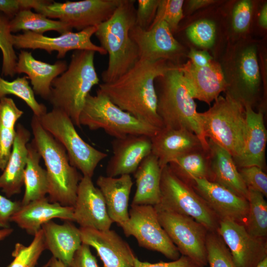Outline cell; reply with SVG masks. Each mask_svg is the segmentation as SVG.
<instances>
[{
	"label": "cell",
	"mask_w": 267,
	"mask_h": 267,
	"mask_svg": "<svg viewBox=\"0 0 267 267\" xmlns=\"http://www.w3.org/2000/svg\"><path fill=\"white\" fill-rule=\"evenodd\" d=\"M129 215V219L120 226L127 237L133 236L139 246L158 252L172 261L180 257L161 225L154 206L131 205Z\"/></svg>",
	"instance_id": "11"
},
{
	"label": "cell",
	"mask_w": 267,
	"mask_h": 267,
	"mask_svg": "<svg viewBox=\"0 0 267 267\" xmlns=\"http://www.w3.org/2000/svg\"><path fill=\"white\" fill-rule=\"evenodd\" d=\"M79 228L82 243L94 248L103 267H134L136 257L129 244L115 231Z\"/></svg>",
	"instance_id": "19"
},
{
	"label": "cell",
	"mask_w": 267,
	"mask_h": 267,
	"mask_svg": "<svg viewBox=\"0 0 267 267\" xmlns=\"http://www.w3.org/2000/svg\"><path fill=\"white\" fill-rule=\"evenodd\" d=\"M183 0H159L155 17L150 27L163 21L168 25L173 33L176 32L183 17Z\"/></svg>",
	"instance_id": "39"
},
{
	"label": "cell",
	"mask_w": 267,
	"mask_h": 267,
	"mask_svg": "<svg viewBox=\"0 0 267 267\" xmlns=\"http://www.w3.org/2000/svg\"><path fill=\"white\" fill-rule=\"evenodd\" d=\"M151 140V153L157 158L161 169L184 154L204 148L197 135L185 129L163 128Z\"/></svg>",
	"instance_id": "22"
},
{
	"label": "cell",
	"mask_w": 267,
	"mask_h": 267,
	"mask_svg": "<svg viewBox=\"0 0 267 267\" xmlns=\"http://www.w3.org/2000/svg\"><path fill=\"white\" fill-rule=\"evenodd\" d=\"M27 246L17 243L12 253L13 261L8 267H35L43 251L45 249L44 236L41 229L34 235Z\"/></svg>",
	"instance_id": "37"
},
{
	"label": "cell",
	"mask_w": 267,
	"mask_h": 267,
	"mask_svg": "<svg viewBox=\"0 0 267 267\" xmlns=\"http://www.w3.org/2000/svg\"><path fill=\"white\" fill-rule=\"evenodd\" d=\"M236 70V81L226 89L227 93L242 105H252L257 99L261 83L257 50L254 46L244 48L239 55Z\"/></svg>",
	"instance_id": "23"
},
{
	"label": "cell",
	"mask_w": 267,
	"mask_h": 267,
	"mask_svg": "<svg viewBox=\"0 0 267 267\" xmlns=\"http://www.w3.org/2000/svg\"><path fill=\"white\" fill-rule=\"evenodd\" d=\"M27 148L24 174L25 191L21 205L45 197L48 190L47 172L40 164L42 157L33 139L28 143Z\"/></svg>",
	"instance_id": "31"
},
{
	"label": "cell",
	"mask_w": 267,
	"mask_h": 267,
	"mask_svg": "<svg viewBox=\"0 0 267 267\" xmlns=\"http://www.w3.org/2000/svg\"><path fill=\"white\" fill-rule=\"evenodd\" d=\"M247 133L241 155L233 160L237 168L257 166L265 168V151L267 141L263 112H255L249 105L244 106Z\"/></svg>",
	"instance_id": "25"
},
{
	"label": "cell",
	"mask_w": 267,
	"mask_h": 267,
	"mask_svg": "<svg viewBox=\"0 0 267 267\" xmlns=\"http://www.w3.org/2000/svg\"><path fill=\"white\" fill-rule=\"evenodd\" d=\"M97 26L87 28L77 32L72 31L56 37H49L31 31L13 35L14 47L21 50L39 49L51 54L57 51V58H63L71 50H86L105 55L107 52L100 46L93 44L91 38L95 34Z\"/></svg>",
	"instance_id": "13"
},
{
	"label": "cell",
	"mask_w": 267,
	"mask_h": 267,
	"mask_svg": "<svg viewBox=\"0 0 267 267\" xmlns=\"http://www.w3.org/2000/svg\"><path fill=\"white\" fill-rule=\"evenodd\" d=\"M113 154L106 167V176L134 174L142 161L151 153V137L129 135L111 141Z\"/></svg>",
	"instance_id": "20"
},
{
	"label": "cell",
	"mask_w": 267,
	"mask_h": 267,
	"mask_svg": "<svg viewBox=\"0 0 267 267\" xmlns=\"http://www.w3.org/2000/svg\"><path fill=\"white\" fill-rule=\"evenodd\" d=\"M256 267H267V257L260 262Z\"/></svg>",
	"instance_id": "55"
},
{
	"label": "cell",
	"mask_w": 267,
	"mask_h": 267,
	"mask_svg": "<svg viewBox=\"0 0 267 267\" xmlns=\"http://www.w3.org/2000/svg\"><path fill=\"white\" fill-rule=\"evenodd\" d=\"M93 51H73L67 69L52 82L48 101L64 111L75 126L81 127L79 117L91 89L99 85Z\"/></svg>",
	"instance_id": "4"
},
{
	"label": "cell",
	"mask_w": 267,
	"mask_h": 267,
	"mask_svg": "<svg viewBox=\"0 0 267 267\" xmlns=\"http://www.w3.org/2000/svg\"><path fill=\"white\" fill-rule=\"evenodd\" d=\"M137 1L135 25L143 30H148L155 17L159 0H138Z\"/></svg>",
	"instance_id": "44"
},
{
	"label": "cell",
	"mask_w": 267,
	"mask_h": 267,
	"mask_svg": "<svg viewBox=\"0 0 267 267\" xmlns=\"http://www.w3.org/2000/svg\"><path fill=\"white\" fill-rule=\"evenodd\" d=\"M31 127L33 140L46 167L49 201L73 207L83 175L70 164L63 145L42 127L38 118L34 115Z\"/></svg>",
	"instance_id": "5"
},
{
	"label": "cell",
	"mask_w": 267,
	"mask_h": 267,
	"mask_svg": "<svg viewBox=\"0 0 267 267\" xmlns=\"http://www.w3.org/2000/svg\"><path fill=\"white\" fill-rule=\"evenodd\" d=\"M155 87L157 96V113L163 128L185 129L195 134L203 148L208 150L196 104L184 82L179 65H175L164 75L157 78Z\"/></svg>",
	"instance_id": "3"
},
{
	"label": "cell",
	"mask_w": 267,
	"mask_h": 267,
	"mask_svg": "<svg viewBox=\"0 0 267 267\" xmlns=\"http://www.w3.org/2000/svg\"><path fill=\"white\" fill-rule=\"evenodd\" d=\"M186 87L192 97L210 104L226 90L227 81L221 66L212 60L207 65L197 67L189 60L179 65Z\"/></svg>",
	"instance_id": "18"
},
{
	"label": "cell",
	"mask_w": 267,
	"mask_h": 267,
	"mask_svg": "<svg viewBox=\"0 0 267 267\" xmlns=\"http://www.w3.org/2000/svg\"><path fill=\"white\" fill-rule=\"evenodd\" d=\"M96 183L103 196L110 218L120 226L129 218V200L133 185L131 176H100Z\"/></svg>",
	"instance_id": "29"
},
{
	"label": "cell",
	"mask_w": 267,
	"mask_h": 267,
	"mask_svg": "<svg viewBox=\"0 0 267 267\" xmlns=\"http://www.w3.org/2000/svg\"><path fill=\"white\" fill-rule=\"evenodd\" d=\"M73 208L74 222L80 227L100 230L110 229L113 222L108 215L103 196L91 178L83 176Z\"/></svg>",
	"instance_id": "17"
},
{
	"label": "cell",
	"mask_w": 267,
	"mask_h": 267,
	"mask_svg": "<svg viewBox=\"0 0 267 267\" xmlns=\"http://www.w3.org/2000/svg\"><path fill=\"white\" fill-rule=\"evenodd\" d=\"M210 164L209 180L217 183L248 200V188L243 181L232 156L207 139Z\"/></svg>",
	"instance_id": "28"
},
{
	"label": "cell",
	"mask_w": 267,
	"mask_h": 267,
	"mask_svg": "<svg viewBox=\"0 0 267 267\" xmlns=\"http://www.w3.org/2000/svg\"><path fill=\"white\" fill-rule=\"evenodd\" d=\"M67 67L65 60H59L54 64H49L36 59L31 52L20 50L15 71L16 74H26L35 94L48 100L52 81L65 71Z\"/></svg>",
	"instance_id": "24"
},
{
	"label": "cell",
	"mask_w": 267,
	"mask_h": 267,
	"mask_svg": "<svg viewBox=\"0 0 267 267\" xmlns=\"http://www.w3.org/2000/svg\"><path fill=\"white\" fill-rule=\"evenodd\" d=\"M160 192V202L154 206L156 210L189 216L208 231H217L218 217L193 187L178 178L168 165L162 169Z\"/></svg>",
	"instance_id": "8"
},
{
	"label": "cell",
	"mask_w": 267,
	"mask_h": 267,
	"mask_svg": "<svg viewBox=\"0 0 267 267\" xmlns=\"http://www.w3.org/2000/svg\"><path fill=\"white\" fill-rule=\"evenodd\" d=\"M168 166L178 178L189 184L194 178H210L208 150L204 148L184 154L172 160Z\"/></svg>",
	"instance_id": "32"
},
{
	"label": "cell",
	"mask_w": 267,
	"mask_h": 267,
	"mask_svg": "<svg viewBox=\"0 0 267 267\" xmlns=\"http://www.w3.org/2000/svg\"><path fill=\"white\" fill-rule=\"evenodd\" d=\"M21 206V201H12L0 194V228L10 227L11 217Z\"/></svg>",
	"instance_id": "47"
},
{
	"label": "cell",
	"mask_w": 267,
	"mask_h": 267,
	"mask_svg": "<svg viewBox=\"0 0 267 267\" xmlns=\"http://www.w3.org/2000/svg\"><path fill=\"white\" fill-rule=\"evenodd\" d=\"M16 134L15 130L0 125V170L3 171L10 156Z\"/></svg>",
	"instance_id": "45"
},
{
	"label": "cell",
	"mask_w": 267,
	"mask_h": 267,
	"mask_svg": "<svg viewBox=\"0 0 267 267\" xmlns=\"http://www.w3.org/2000/svg\"><path fill=\"white\" fill-rule=\"evenodd\" d=\"M206 246L210 267H237L231 254L217 231H208Z\"/></svg>",
	"instance_id": "38"
},
{
	"label": "cell",
	"mask_w": 267,
	"mask_h": 267,
	"mask_svg": "<svg viewBox=\"0 0 267 267\" xmlns=\"http://www.w3.org/2000/svg\"><path fill=\"white\" fill-rule=\"evenodd\" d=\"M70 267H99L90 246L82 243L75 252Z\"/></svg>",
	"instance_id": "48"
},
{
	"label": "cell",
	"mask_w": 267,
	"mask_h": 267,
	"mask_svg": "<svg viewBox=\"0 0 267 267\" xmlns=\"http://www.w3.org/2000/svg\"><path fill=\"white\" fill-rule=\"evenodd\" d=\"M215 2L213 0H191L188 2V8L190 10H195L197 9L207 6Z\"/></svg>",
	"instance_id": "51"
},
{
	"label": "cell",
	"mask_w": 267,
	"mask_h": 267,
	"mask_svg": "<svg viewBox=\"0 0 267 267\" xmlns=\"http://www.w3.org/2000/svg\"><path fill=\"white\" fill-rule=\"evenodd\" d=\"M252 3L249 0H242L235 5L232 11V23L238 33L245 32L249 28L252 14Z\"/></svg>",
	"instance_id": "42"
},
{
	"label": "cell",
	"mask_w": 267,
	"mask_h": 267,
	"mask_svg": "<svg viewBox=\"0 0 267 267\" xmlns=\"http://www.w3.org/2000/svg\"><path fill=\"white\" fill-rule=\"evenodd\" d=\"M134 0H121L111 17L97 26L94 34L108 54L106 69L101 73L103 83L113 82L139 60L137 46L130 36L135 24Z\"/></svg>",
	"instance_id": "2"
},
{
	"label": "cell",
	"mask_w": 267,
	"mask_h": 267,
	"mask_svg": "<svg viewBox=\"0 0 267 267\" xmlns=\"http://www.w3.org/2000/svg\"><path fill=\"white\" fill-rule=\"evenodd\" d=\"M217 232L228 248L237 267H256L267 257V238L251 235L244 225L220 221Z\"/></svg>",
	"instance_id": "14"
},
{
	"label": "cell",
	"mask_w": 267,
	"mask_h": 267,
	"mask_svg": "<svg viewBox=\"0 0 267 267\" xmlns=\"http://www.w3.org/2000/svg\"><path fill=\"white\" fill-rule=\"evenodd\" d=\"M249 192V210L245 227L252 235L267 236V203L260 192L251 189Z\"/></svg>",
	"instance_id": "35"
},
{
	"label": "cell",
	"mask_w": 267,
	"mask_h": 267,
	"mask_svg": "<svg viewBox=\"0 0 267 267\" xmlns=\"http://www.w3.org/2000/svg\"><path fill=\"white\" fill-rule=\"evenodd\" d=\"M31 133L23 125H16V134L11 153L7 165L0 175V188L7 197L19 194L24 185L26 166L27 144Z\"/></svg>",
	"instance_id": "26"
},
{
	"label": "cell",
	"mask_w": 267,
	"mask_h": 267,
	"mask_svg": "<svg viewBox=\"0 0 267 267\" xmlns=\"http://www.w3.org/2000/svg\"><path fill=\"white\" fill-rule=\"evenodd\" d=\"M259 22L260 26L264 28H267V4L266 3L261 11Z\"/></svg>",
	"instance_id": "52"
},
{
	"label": "cell",
	"mask_w": 267,
	"mask_h": 267,
	"mask_svg": "<svg viewBox=\"0 0 267 267\" xmlns=\"http://www.w3.org/2000/svg\"><path fill=\"white\" fill-rule=\"evenodd\" d=\"M13 229L12 228H0V241L4 239L6 237L10 235Z\"/></svg>",
	"instance_id": "53"
},
{
	"label": "cell",
	"mask_w": 267,
	"mask_h": 267,
	"mask_svg": "<svg viewBox=\"0 0 267 267\" xmlns=\"http://www.w3.org/2000/svg\"><path fill=\"white\" fill-rule=\"evenodd\" d=\"M175 65L164 60L139 59L115 81L99 84L98 89L115 105L139 120L163 128L157 113L155 81Z\"/></svg>",
	"instance_id": "1"
},
{
	"label": "cell",
	"mask_w": 267,
	"mask_h": 267,
	"mask_svg": "<svg viewBox=\"0 0 267 267\" xmlns=\"http://www.w3.org/2000/svg\"><path fill=\"white\" fill-rule=\"evenodd\" d=\"M10 28L11 33L31 31L42 35L49 31H56L60 35L72 31L62 22L50 19L38 12H34L31 9L23 10L11 19Z\"/></svg>",
	"instance_id": "33"
},
{
	"label": "cell",
	"mask_w": 267,
	"mask_h": 267,
	"mask_svg": "<svg viewBox=\"0 0 267 267\" xmlns=\"http://www.w3.org/2000/svg\"><path fill=\"white\" fill-rule=\"evenodd\" d=\"M156 211L161 225L179 253L199 267L206 266L207 228L189 216L164 210Z\"/></svg>",
	"instance_id": "12"
},
{
	"label": "cell",
	"mask_w": 267,
	"mask_h": 267,
	"mask_svg": "<svg viewBox=\"0 0 267 267\" xmlns=\"http://www.w3.org/2000/svg\"><path fill=\"white\" fill-rule=\"evenodd\" d=\"M188 56L191 63L199 67L205 66L213 60V57L207 51L197 50L194 48L190 50Z\"/></svg>",
	"instance_id": "50"
},
{
	"label": "cell",
	"mask_w": 267,
	"mask_h": 267,
	"mask_svg": "<svg viewBox=\"0 0 267 267\" xmlns=\"http://www.w3.org/2000/svg\"><path fill=\"white\" fill-rule=\"evenodd\" d=\"M38 119L42 127L64 147L70 164L83 176L91 178L98 164L108 154L83 140L70 118L62 110L52 108Z\"/></svg>",
	"instance_id": "9"
},
{
	"label": "cell",
	"mask_w": 267,
	"mask_h": 267,
	"mask_svg": "<svg viewBox=\"0 0 267 267\" xmlns=\"http://www.w3.org/2000/svg\"><path fill=\"white\" fill-rule=\"evenodd\" d=\"M186 33L188 39L196 45L209 48L215 42L216 26L210 20H200L188 26Z\"/></svg>",
	"instance_id": "40"
},
{
	"label": "cell",
	"mask_w": 267,
	"mask_h": 267,
	"mask_svg": "<svg viewBox=\"0 0 267 267\" xmlns=\"http://www.w3.org/2000/svg\"><path fill=\"white\" fill-rule=\"evenodd\" d=\"M190 185L220 221L229 220L246 226L249 210L246 199L206 178H194Z\"/></svg>",
	"instance_id": "16"
},
{
	"label": "cell",
	"mask_w": 267,
	"mask_h": 267,
	"mask_svg": "<svg viewBox=\"0 0 267 267\" xmlns=\"http://www.w3.org/2000/svg\"><path fill=\"white\" fill-rule=\"evenodd\" d=\"M73 207L64 206L58 203L50 202L47 197L33 201L21 205L10 218L19 227L34 235L44 223L52 219L74 222Z\"/></svg>",
	"instance_id": "21"
},
{
	"label": "cell",
	"mask_w": 267,
	"mask_h": 267,
	"mask_svg": "<svg viewBox=\"0 0 267 267\" xmlns=\"http://www.w3.org/2000/svg\"><path fill=\"white\" fill-rule=\"evenodd\" d=\"M45 249L52 257L70 267L75 252L81 246L80 228L70 221L60 224L50 220L42 226Z\"/></svg>",
	"instance_id": "27"
},
{
	"label": "cell",
	"mask_w": 267,
	"mask_h": 267,
	"mask_svg": "<svg viewBox=\"0 0 267 267\" xmlns=\"http://www.w3.org/2000/svg\"><path fill=\"white\" fill-rule=\"evenodd\" d=\"M205 137L226 150L233 160L241 154L247 133L244 106L226 92L207 111L199 113Z\"/></svg>",
	"instance_id": "6"
},
{
	"label": "cell",
	"mask_w": 267,
	"mask_h": 267,
	"mask_svg": "<svg viewBox=\"0 0 267 267\" xmlns=\"http://www.w3.org/2000/svg\"><path fill=\"white\" fill-rule=\"evenodd\" d=\"M10 19L0 11V50L2 53L1 75L14 77L17 56L14 50Z\"/></svg>",
	"instance_id": "36"
},
{
	"label": "cell",
	"mask_w": 267,
	"mask_h": 267,
	"mask_svg": "<svg viewBox=\"0 0 267 267\" xmlns=\"http://www.w3.org/2000/svg\"><path fill=\"white\" fill-rule=\"evenodd\" d=\"M49 262L48 261L45 264H44L42 267H49Z\"/></svg>",
	"instance_id": "56"
},
{
	"label": "cell",
	"mask_w": 267,
	"mask_h": 267,
	"mask_svg": "<svg viewBox=\"0 0 267 267\" xmlns=\"http://www.w3.org/2000/svg\"><path fill=\"white\" fill-rule=\"evenodd\" d=\"M49 267H67L58 260L52 257L49 260Z\"/></svg>",
	"instance_id": "54"
},
{
	"label": "cell",
	"mask_w": 267,
	"mask_h": 267,
	"mask_svg": "<svg viewBox=\"0 0 267 267\" xmlns=\"http://www.w3.org/2000/svg\"><path fill=\"white\" fill-rule=\"evenodd\" d=\"M161 171L157 158L152 153L142 161L134 173L136 190L131 205L155 206L159 203Z\"/></svg>",
	"instance_id": "30"
},
{
	"label": "cell",
	"mask_w": 267,
	"mask_h": 267,
	"mask_svg": "<svg viewBox=\"0 0 267 267\" xmlns=\"http://www.w3.org/2000/svg\"><path fill=\"white\" fill-rule=\"evenodd\" d=\"M79 122L81 126H86L93 131L103 130L114 138L129 135H144L151 137L161 129L122 110L98 89L95 95L89 93L87 96Z\"/></svg>",
	"instance_id": "7"
},
{
	"label": "cell",
	"mask_w": 267,
	"mask_h": 267,
	"mask_svg": "<svg viewBox=\"0 0 267 267\" xmlns=\"http://www.w3.org/2000/svg\"><path fill=\"white\" fill-rule=\"evenodd\" d=\"M237 168L248 189L258 191L267 197V175L263 169L255 166Z\"/></svg>",
	"instance_id": "41"
},
{
	"label": "cell",
	"mask_w": 267,
	"mask_h": 267,
	"mask_svg": "<svg viewBox=\"0 0 267 267\" xmlns=\"http://www.w3.org/2000/svg\"><path fill=\"white\" fill-rule=\"evenodd\" d=\"M7 95H13L22 99L31 109L34 115L38 118L47 112L46 106L39 103L36 100L26 76L9 81L0 75V100Z\"/></svg>",
	"instance_id": "34"
},
{
	"label": "cell",
	"mask_w": 267,
	"mask_h": 267,
	"mask_svg": "<svg viewBox=\"0 0 267 267\" xmlns=\"http://www.w3.org/2000/svg\"><path fill=\"white\" fill-rule=\"evenodd\" d=\"M43 0H0V11L10 19L20 11L34 9Z\"/></svg>",
	"instance_id": "46"
},
{
	"label": "cell",
	"mask_w": 267,
	"mask_h": 267,
	"mask_svg": "<svg viewBox=\"0 0 267 267\" xmlns=\"http://www.w3.org/2000/svg\"><path fill=\"white\" fill-rule=\"evenodd\" d=\"M121 0H83L64 2L43 0L34 9L50 19H57L78 31L97 26L108 19Z\"/></svg>",
	"instance_id": "10"
},
{
	"label": "cell",
	"mask_w": 267,
	"mask_h": 267,
	"mask_svg": "<svg viewBox=\"0 0 267 267\" xmlns=\"http://www.w3.org/2000/svg\"><path fill=\"white\" fill-rule=\"evenodd\" d=\"M24 112L16 106L13 100L5 97L0 100V125L15 130L16 122L23 115Z\"/></svg>",
	"instance_id": "43"
},
{
	"label": "cell",
	"mask_w": 267,
	"mask_h": 267,
	"mask_svg": "<svg viewBox=\"0 0 267 267\" xmlns=\"http://www.w3.org/2000/svg\"><path fill=\"white\" fill-rule=\"evenodd\" d=\"M134 267H199L194 262L187 257L180 256L178 260L168 262H160L150 263L142 262L137 257L134 261Z\"/></svg>",
	"instance_id": "49"
},
{
	"label": "cell",
	"mask_w": 267,
	"mask_h": 267,
	"mask_svg": "<svg viewBox=\"0 0 267 267\" xmlns=\"http://www.w3.org/2000/svg\"><path fill=\"white\" fill-rule=\"evenodd\" d=\"M130 36L137 46L139 59L175 61L182 54V46L164 21L157 23L148 30L135 25L130 30Z\"/></svg>",
	"instance_id": "15"
}]
</instances>
